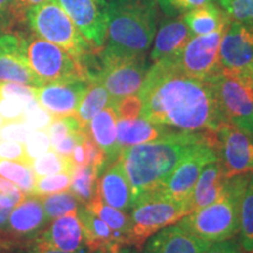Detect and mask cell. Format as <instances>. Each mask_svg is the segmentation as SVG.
Instances as JSON below:
<instances>
[{"label": "cell", "instance_id": "6da1fadb", "mask_svg": "<svg viewBox=\"0 0 253 253\" xmlns=\"http://www.w3.org/2000/svg\"><path fill=\"white\" fill-rule=\"evenodd\" d=\"M138 96L140 116L178 131H218L227 123L209 81L189 77L171 59L154 62L145 75Z\"/></svg>", "mask_w": 253, "mask_h": 253}, {"label": "cell", "instance_id": "7a4b0ae2", "mask_svg": "<svg viewBox=\"0 0 253 253\" xmlns=\"http://www.w3.org/2000/svg\"><path fill=\"white\" fill-rule=\"evenodd\" d=\"M203 143L217 149V131H172L155 141L122 148L118 161L130 184L134 204L160 191L182 158Z\"/></svg>", "mask_w": 253, "mask_h": 253}, {"label": "cell", "instance_id": "3957f363", "mask_svg": "<svg viewBox=\"0 0 253 253\" xmlns=\"http://www.w3.org/2000/svg\"><path fill=\"white\" fill-rule=\"evenodd\" d=\"M157 0H110L107 5L106 42L101 59L145 55L157 30Z\"/></svg>", "mask_w": 253, "mask_h": 253}, {"label": "cell", "instance_id": "277c9868", "mask_svg": "<svg viewBox=\"0 0 253 253\" xmlns=\"http://www.w3.org/2000/svg\"><path fill=\"white\" fill-rule=\"evenodd\" d=\"M251 173L229 177L225 194L217 202L191 211L177 223L211 244L233 238L239 231L240 202Z\"/></svg>", "mask_w": 253, "mask_h": 253}, {"label": "cell", "instance_id": "5b68a950", "mask_svg": "<svg viewBox=\"0 0 253 253\" xmlns=\"http://www.w3.org/2000/svg\"><path fill=\"white\" fill-rule=\"evenodd\" d=\"M24 23L41 39L55 43L81 60L97 48L81 34L59 0H45L25 13Z\"/></svg>", "mask_w": 253, "mask_h": 253}, {"label": "cell", "instance_id": "8992f818", "mask_svg": "<svg viewBox=\"0 0 253 253\" xmlns=\"http://www.w3.org/2000/svg\"><path fill=\"white\" fill-rule=\"evenodd\" d=\"M191 212L188 202H179L156 192L135 202L130 214L129 245L140 250L149 237L163 227L172 225Z\"/></svg>", "mask_w": 253, "mask_h": 253}, {"label": "cell", "instance_id": "52a82bcc", "mask_svg": "<svg viewBox=\"0 0 253 253\" xmlns=\"http://www.w3.org/2000/svg\"><path fill=\"white\" fill-rule=\"evenodd\" d=\"M209 82L225 121L253 134V79L220 68Z\"/></svg>", "mask_w": 253, "mask_h": 253}, {"label": "cell", "instance_id": "ba28073f", "mask_svg": "<svg viewBox=\"0 0 253 253\" xmlns=\"http://www.w3.org/2000/svg\"><path fill=\"white\" fill-rule=\"evenodd\" d=\"M25 54L32 71L45 84L73 79L89 80L80 60L33 33L25 36Z\"/></svg>", "mask_w": 253, "mask_h": 253}, {"label": "cell", "instance_id": "9c48e42d", "mask_svg": "<svg viewBox=\"0 0 253 253\" xmlns=\"http://www.w3.org/2000/svg\"><path fill=\"white\" fill-rule=\"evenodd\" d=\"M227 27L205 36L192 37L171 60L184 74L209 81L220 71V42Z\"/></svg>", "mask_w": 253, "mask_h": 253}, {"label": "cell", "instance_id": "30bf717a", "mask_svg": "<svg viewBox=\"0 0 253 253\" xmlns=\"http://www.w3.org/2000/svg\"><path fill=\"white\" fill-rule=\"evenodd\" d=\"M100 62L101 71L95 79L100 80L108 91L110 106H115L126 96L137 94L149 71L145 55L115 60L100 58Z\"/></svg>", "mask_w": 253, "mask_h": 253}, {"label": "cell", "instance_id": "8fae6325", "mask_svg": "<svg viewBox=\"0 0 253 253\" xmlns=\"http://www.w3.org/2000/svg\"><path fill=\"white\" fill-rule=\"evenodd\" d=\"M218 158L219 157H218L217 149L211 144L203 143L197 145L177 164L166 184L158 192L176 201L189 203V198L202 170L207 164Z\"/></svg>", "mask_w": 253, "mask_h": 253}, {"label": "cell", "instance_id": "7c38bea8", "mask_svg": "<svg viewBox=\"0 0 253 253\" xmlns=\"http://www.w3.org/2000/svg\"><path fill=\"white\" fill-rule=\"evenodd\" d=\"M217 153L227 177L253 172V134L225 123L217 131Z\"/></svg>", "mask_w": 253, "mask_h": 253}, {"label": "cell", "instance_id": "4fadbf2b", "mask_svg": "<svg viewBox=\"0 0 253 253\" xmlns=\"http://www.w3.org/2000/svg\"><path fill=\"white\" fill-rule=\"evenodd\" d=\"M220 68L251 77L253 71V21H231L219 49Z\"/></svg>", "mask_w": 253, "mask_h": 253}, {"label": "cell", "instance_id": "5bb4252c", "mask_svg": "<svg viewBox=\"0 0 253 253\" xmlns=\"http://www.w3.org/2000/svg\"><path fill=\"white\" fill-rule=\"evenodd\" d=\"M0 82H15L34 88L45 84L28 65L24 34L6 32L0 36Z\"/></svg>", "mask_w": 253, "mask_h": 253}, {"label": "cell", "instance_id": "9a60e30c", "mask_svg": "<svg viewBox=\"0 0 253 253\" xmlns=\"http://www.w3.org/2000/svg\"><path fill=\"white\" fill-rule=\"evenodd\" d=\"M81 34L95 48L101 49L107 36L106 0H59Z\"/></svg>", "mask_w": 253, "mask_h": 253}, {"label": "cell", "instance_id": "2e32d148", "mask_svg": "<svg viewBox=\"0 0 253 253\" xmlns=\"http://www.w3.org/2000/svg\"><path fill=\"white\" fill-rule=\"evenodd\" d=\"M88 86L89 80L86 79L50 82L37 88V100L54 118L74 116Z\"/></svg>", "mask_w": 253, "mask_h": 253}, {"label": "cell", "instance_id": "e0dca14e", "mask_svg": "<svg viewBox=\"0 0 253 253\" xmlns=\"http://www.w3.org/2000/svg\"><path fill=\"white\" fill-rule=\"evenodd\" d=\"M48 224L40 196H26L20 204L12 209L6 227V235L20 246L33 240Z\"/></svg>", "mask_w": 253, "mask_h": 253}, {"label": "cell", "instance_id": "ac0fdd59", "mask_svg": "<svg viewBox=\"0 0 253 253\" xmlns=\"http://www.w3.org/2000/svg\"><path fill=\"white\" fill-rule=\"evenodd\" d=\"M211 243L198 238L179 223L163 227L149 237L142 253H204Z\"/></svg>", "mask_w": 253, "mask_h": 253}, {"label": "cell", "instance_id": "d6986e66", "mask_svg": "<svg viewBox=\"0 0 253 253\" xmlns=\"http://www.w3.org/2000/svg\"><path fill=\"white\" fill-rule=\"evenodd\" d=\"M34 239L66 252H89L84 240V227L78 212L63 214L50 220Z\"/></svg>", "mask_w": 253, "mask_h": 253}, {"label": "cell", "instance_id": "ffe728a7", "mask_svg": "<svg viewBox=\"0 0 253 253\" xmlns=\"http://www.w3.org/2000/svg\"><path fill=\"white\" fill-rule=\"evenodd\" d=\"M192 34L183 18H168L161 23L154 37V46L150 59L153 62L164 59H171L181 52V49L191 39Z\"/></svg>", "mask_w": 253, "mask_h": 253}, {"label": "cell", "instance_id": "44dd1931", "mask_svg": "<svg viewBox=\"0 0 253 253\" xmlns=\"http://www.w3.org/2000/svg\"><path fill=\"white\" fill-rule=\"evenodd\" d=\"M227 179L229 177L226 176L219 158L207 164L202 170L189 198L190 210L195 211L217 202L225 194Z\"/></svg>", "mask_w": 253, "mask_h": 253}, {"label": "cell", "instance_id": "7402d4cb", "mask_svg": "<svg viewBox=\"0 0 253 253\" xmlns=\"http://www.w3.org/2000/svg\"><path fill=\"white\" fill-rule=\"evenodd\" d=\"M97 192L103 203L125 212L130 211L134 205L130 184L119 161L107 168L100 176Z\"/></svg>", "mask_w": 253, "mask_h": 253}, {"label": "cell", "instance_id": "603a6c76", "mask_svg": "<svg viewBox=\"0 0 253 253\" xmlns=\"http://www.w3.org/2000/svg\"><path fill=\"white\" fill-rule=\"evenodd\" d=\"M88 134L106 155L107 167L118 161L121 148L118 143V114L113 106L95 115L87 126Z\"/></svg>", "mask_w": 253, "mask_h": 253}, {"label": "cell", "instance_id": "cb8c5ba5", "mask_svg": "<svg viewBox=\"0 0 253 253\" xmlns=\"http://www.w3.org/2000/svg\"><path fill=\"white\" fill-rule=\"evenodd\" d=\"M78 216L84 227V240L89 251L91 250H104L109 253H116L122 244L120 243L115 233L104 221L88 209L81 204L78 209Z\"/></svg>", "mask_w": 253, "mask_h": 253}, {"label": "cell", "instance_id": "d4e9b609", "mask_svg": "<svg viewBox=\"0 0 253 253\" xmlns=\"http://www.w3.org/2000/svg\"><path fill=\"white\" fill-rule=\"evenodd\" d=\"M182 18L192 37L213 33L231 24V19L225 9L218 7L213 1L186 12Z\"/></svg>", "mask_w": 253, "mask_h": 253}, {"label": "cell", "instance_id": "484cf974", "mask_svg": "<svg viewBox=\"0 0 253 253\" xmlns=\"http://www.w3.org/2000/svg\"><path fill=\"white\" fill-rule=\"evenodd\" d=\"M169 132L166 126L149 122L141 116L132 120L118 119V143L121 149L155 141Z\"/></svg>", "mask_w": 253, "mask_h": 253}, {"label": "cell", "instance_id": "4316f807", "mask_svg": "<svg viewBox=\"0 0 253 253\" xmlns=\"http://www.w3.org/2000/svg\"><path fill=\"white\" fill-rule=\"evenodd\" d=\"M94 212L97 217L101 218L104 223L108 225L114 233H115L120 243L125 246L129 245V238H130V218L125 211L118 210V209L109 207L103 203L99 192L91 199L88 204H84Z\"/></svg>", "mask_w": 253, "mask_h": 253}, {"label": "cell", "instance_id": "83f0119b", "mask_svg": "<svg viewBox=\"0 0 253 253\" xmlns=\"http://www.w3.org/2000/svg\"><path fill=\"white\" fill-rule=\"evenodd\" d=\"M110 104V96L100 80H89V86L75 113V118L84 129H87L90 120Z\"/></svg>", "mask_w": 253, "mask_h": 253}, {"label": "cell", "instance_id": "f1b7e54d", "mask_svg": "<svg viewBox=\"0 0 253 253\" xmlns=\"http://www.w3.org/2000/svg\"><path fill=\"white\" fill-rule=\"evenodd\" d=\"M99 172L93 167L75 166L72 172V183L69 189L77 196L81 204H88L97 195Z\"/></svg>", "mask_w": 253, "mask_h": 253}, {"label": "cell", "instance_id": "f546056e", "mask_svg": "<svg viewBox=\"0 0 253 253\" xmlns=\"http://www.w3.org/2000/svg\"><path fill=\"white\" fill-rule=\"evenodd\" d=\"M239 244L245 253H253V172L240 202Z\"/></svg>", "mask_w": 253, "mask_h": 253}, {"label": "cell", "instance_id": "4dcf8cb0", "mask_svg": "<svg viewBox=\"0 0 253 253\" xmlns=\"http://www.w3.org/2000/svg\"><path fill=\"white\" fill-rule=\"evenodd\" d=\"M0 176L18 186L26 196L33 195L37 177L31 166L17 161H0Z\"/></svg>", "mask_w": 253, "mask_h": 253}, {"label": "cell", "instance_id": "1f68e13d", "mask_svg": "<svg viewBox=\"0 0 253 253\" xmlns=\"http://www.w3.org/2000/svg\"><path fill=\"white\" fill-rule=\"evenodd\" d=\"M43 210L48 221L61 217L63 214L78 212L81 203L72 191H61L56 194L41 196Z\"/></svg>", "mask_w": 253, "mask_h": 253}, {"label": "cell", "instance_id": "d6a6232c", "mask_svg": "<svg viewBox=\"0 0 253 253\" xmlns=\"http://www.w3.org/2000/svg\"><path fill=\"white\" fill-rule=\"evenodd\" d=\"M31 167L36 177H43L60 172L72 173L75 166L73 163L72 157L62 156L55 150L50 149L46 154L36 158L32 162Z\"/></svg>", "mask_w": 253, "mask_h": 253}, {"label": "cell", "instance_id": "836d02e7", "mask_svg": "<svg viewBox=\"0 0 253 253\" xmlns=\"http://www.w3.org/2000/svg\"><path fill=\"white\" fill-rule=\"evenodd\" d=\"M71 172H60L54 173V175L37 177L33 195L40 196L41 197V196L66 191V190H68L69 186H71Z\"/></svg>", "mask_w": 253, "mask_h": 253}, {"label": "cell", "instance_id": "e575fe53", "mask_svg": "<svg viewBox=\"0 0 253 253\" xmlns=\"http://www.w3.org/2000/svg\"><path fill=\"white\" fill-rule=\"evenodd\" d=\"M55 118L43 108L37 99L25 106L23 121L33 130H47Z\"/></svg>", "mask_w": 253, "mask_h": 253}, {"label": "cell", "instance_id": "d590c367", "mask_svg": "<svg viewBox=\"0 0 253 253\" xmlns=\"http://www.w3.org/2000/svg\"><path fill=\"white\" fill-rule=\"evenodd\" d=\"M86 130L80 126L75 116H63V118H55L47 129L52 148L59 144L63 138H66L71 132Z\"/></svg>", "mask_w": 253, "mask_h": 253}, {"label": "cell", "instance_id": "8d00e7d4", "mask_svg": "<svg viewBox=\"0 0 253 253\" xmlns=\"http://www.w3.org/2000/svg\"><path fill=\"white\" fill-rule=\"evenodd\" d=\"M25 155L27 161L32 164L34 160L40 157L41 155L46 154L52 149V143L47 130H33L28 137V140L24 144Z\"/></svg>", "mask_w": 253, "mask_h": 253}, {"label": "cell", "instance_id": "74e56055", "mask_svg": "<svg viewBox=\"0 0 253 253\" xmlns=\"http://www.w3.org/2000/svg\"><path fill=\"white\" fill-rule=\"evenodd\" d=\"M220 5L225 9L231 21H253V0H224Z\"/></svg>", "mask_w": 253, "mask_h": 253}, {"label": "cell", "instance_id": "f35d334b", "mask_svg": "<svg viewBox=\"0 0 253 253\" xmlns=\"http://www.w3.org/2000/svg\"><path fill=\"white\" fill-rule=\"evenodd\" d=\"M82 145H84V156H86V164L96 169L97 172H99V176H101L108 168L107 167L106 155L101 150L99 145L95 143L87 130L84 132Z\"/></svg>", "mask_w": 253, "mask_h": 253}, {"label": "cell", "instance_id": "ab89813d", "mask_svg": "<svg viewBox=\"0 0 253 253\" xmlns=\"http://www.w3.org/2000/svg\"><path fill=\"white\" fill-rule=\"evenodd\" d=\"M32 131H33V129H31L23 120L5 122L0 128V141L25 144Z\"/></svg>", "mask_w": 253, "mask_h": 253}, {"label": "cell", "instance_id": "60d3db41", "mask_svg": "<svg viewBox=\"0 0 253 253\" xmlns=\"http://www.w3.org/2000/svg\"><path fill=\"white\" fill-rule=\"evenodd\" d=\"M211 1L213 0H157V4L168 18H173Z\"/></svg>", "mask_w": 253, "mask_h": 253}, {"label": "cell", "instance_id": "b9f144b4", "mask_svg": "<svg viewBox=\"0 0 253 253\" xmlns=\"http://www.w3.org/2000/svg\"><path fill=\"white\" fill-rule=\"evenodd\" d=\"M37 88L26 86L23 84H15V82H0V95L5 97L20 101L26 106L31 101L37 99L36 95Z\"/></svg>", "mask_w": 253, "mask_h": 253}, {"label": "cell", "instance_id": "7bdbcfd3", "mask_svg": "<svg viewBox=\"0 0 253 253\" xmlns=\"http://www.w3.org/2000/svg\"><path fill=\"white\" fill-rule=\"evenodd\" d=\"M26 195L17 185L0 176V205L14 209L24 201Z\"/></svg>", "mask_w": 253, "mask_h": 253}, {"label": "cell", "instance_id": "ee69618b", "mask_svg": "<svg viewBox=\"0 0 253 253\" xmlns=\"http://www.w3.org/2000/svg\"><path fill=\"white\" fill-rule=\"evenodd\" d=\"M115 112L118 114V119L132 120L140 116L142 109V101L138 94L130 95L125 99L120 100L115 106Z\"/></svg>", "mask_w": 253, "mask_h": 253}, {"label": "cell", "instance_id": "f6af8a7d", "mask_svg": "<svg viewBox=\"0 0 253 253\" xmlns=\"http://www.w3.org/2000/svg\"><path fill=\"white\" fill-rule=\"evenodd\" d=\"M2 160L17 161V162L31 166L25 155L24 144L15 143V142L0 141V161Z\"/></svg>", "mask_w": 253, "mask_h": 253}, {"label": "cell", "instance_id": "bcb514c9", "mask_svg": "<svg viewBox=\"0 0 253 253\" xmlns=\"http://www.w3.org/2000/svg\"><path fill=\"white\" fill-rule=\"evenodd\" d=\"M45 0H14L13 5H12L9 14L15 23H24L25 13L28 9L34 7V6L41 4Z\"/></svg>", "mask_w": 253, "mask_h": 253}, {"label": "cell", "instance_id": "7dc6e473", "mask_svg": "<svg viewBox=\"0 0 253 253\" xmlns=\"http://www.w3.org/2000/svg\"><path fill=\"white\" fill-rule=\"evenodd\" d=\"M204 253H245L242 246L233 238L213 243Z\"/></svg>", "mask_w": 253, "mask_h": 253}, {"label": "cell", "instance_id": "c3c4849f", "mask_svg": "<svg viewBox=\"0 0 253 253\" xmlns=\"http://www.w3.org/2000/svg\"><path fill=\"white\" fill-rule=\"evenodd\" d=\"M28 253H88V252H66L61 251V250H58L55 248H52V246L45 244V243L40 242L38 239H33L31 242H28L27 244Z\"/></svg>", "mask_w": 253, "mask_h": 253}, {"label": "cell", "instance_id": "681fc988", "mask_svg": "<svg viewBox=\"0 0 253 253\" xmlns=\"http://www.w3.org/2000/svg\"><path fill=\"white\" fill-rule=\"evenodd\" d=\"M72 161L74 163V166H84L86 164V156H84V145L81 143L77 144V147L74 148L72 153Z\"/></svg>", "mask_w": 253, "mask_h": 253}, {"label": "cell", "instance_id": "f907efd6", "mask_svg": "<svg viewBox=\"0 0 253 253\" xmlns=\"http://www.w3.org/2000/svg\"><path fill=\"white\" fill-rule=\"evenodd\" d=\"M17 246L19 245L15 244L11 238H8L6 232H0V253H8Z\"/></svg>", "mask_w": 253, "mask_h": 253}, {"label": "cell", "instance_id": "816d5d0a", "mask_svg": "<svg viewBox=\"0 0 253 253\" xmlns=\"http://www.w3.org/2000/svg\"><path fill=\"white\" fill-rule=\"evenodd\" d=\"M15 21L12 19L11 15H0V36L6 32H12Z\"/></svg>", "mask_w": 253, "mask_h": 253}, {"label": "cell", "instance_id": "f5cc1de1", "mask_svg": "<svg viewBox=\"0 0 253 253\" xmlns=\"http://www.w3.org/2000/svg\"><path fill=\"white\" fill-rule=\"evenodd\" d=\"M11 211H12V209L4 208L0 205V232H5L6 231Z\"/></svg>", "mask_w": 253, "mask_h": 253}, {"label": "cell", "instance_id": "db71d44e", "mask_svg": "<svg viewBox=\"0 0 253 253\" xmlns=\"http://www.w3.org/2000/svg\"><path fill=\"white\" fill-rule=\"evenodd\" d=\"M14 0H0V15H11L12 5H13Z\"/></svg>", "mask_w": 253, "mask_h": 253}, {"label": "cell", "instance_id": "11a10c76", "mask_svg": "<svg viewBox=\"0 0 253 253\" xmlns=\"http://www.w3.org/2000/svg\"><path fill=\"white\" fill-rule=\"evenodd\" d=\"M116 253H140V251H138V249L132 248L130 245H125L122 248H120Z\"/></svg>", "mask_w": 253, "mask_h": 253}, {"label": "cell", "instance_id": "9f6ffc18", "mask_svg": "<svg viewBox=\"0 0 253 253\" xmlns=\"http://www.w3.org/2000/svg\"><path fill=\"white\" fill-rule=\"evenodd\" d=\"M88 253H109L107 251H104V250H101V249H97V250H91V251H89Z\"/></svg>", "mask_w": 253, "mask_h": 253}, {"label": "cell", "instance_id": "6f0895ef", "mask_svg": "<svg viewBox=\"0 0 253 253\" xmlns=\"http://www.w3.org/2000/svg\"><path fill=\"white\" fill-rule=\"evenodd\" d=\"M4 123H5V121H4V119H2V118H1V116H0V128H1V126H2V125H4Z\"/></svg>", "mask_w": 253, "mask_h": 253}, {"label": "cell", "instance_id": "680465c9", "mask_svg": "<svg viewBox=\"0 0 253 253\" xmlns=\"http://www.w3.org/2000/svg\"><path fill=\"white\" fill-rule=\"evenodd\" d=\"M251 78H252V79H253V71H252V72H251Z\"/></svg>", "mask_w": 253, "mask_h": 253}, {"label": "cell", "instance_id": "91938a15", "mask_svg": "<svg viewBox=\"0 0 253 253\" xmlns=\"http://www.w3.org/2000/svg\"><path fill=\"white\" fill-rule=\"evenodd\" d=\"M224 1V0H219V2H223Z\"/></svg>", "mask_w": 253, "mask_h": 253}]
</instances>
